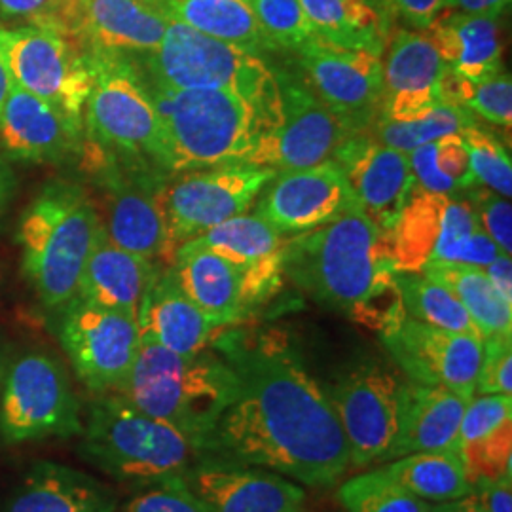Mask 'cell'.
Instances as JSON below:
<instances>
[{"label": "cell", "instance_id": "1", "mask_svg": "<svg viewBox=\"0 0 512 512\" xmlns=\"http://www.w3.org/2000/svg\"><path fill=\"white\" fill-rule=\"evenodd\" d=\"M217 351L238 378V393L202 456L262 467L310 488L348 473L349 448L329 391L304 365L287 332L232 330Z\"/></svg>", "mask_w": 512, "mask_h": 512}, {"label": "cell", "instance_id": "2", "mask_svg": "<svg viewBox=\"0 0 512 512\" xmlns=\"http://www.w3.org/2000/svg\"><path fill=\"white\" fill-rule=\"evenodd\" d=\"M143 78V76H141ZM145 82V80H143ZM162 122L167 175L247 160L283 122V109L224 90H171L148 84Z\"/></svg>", "mask_w": 512, "mask_h": 512}, {"label": "cell", "instance_id": "3", "mask_svg": "<svg viewBox=\"0 0 512 512\" xmlns=\"http://www.w3.org/2000/svg\"><path fill=\"white\" fill-rule=\"evenodd\" d=\"M283 274L317 304L351 315L395 281L389 234L357 205L325 226L287 238Z\"/></svg>", "mask_w": 512, "mask_h": 512}, {"label": "cell", "instance_id": "4", "mask_svg": "<svg viewBox=\"0 0 512 512\" xmlns=\"http://www.w3.org/2000/svg\"><path fill=\"white\" fill-rule=\"evenodd\" d=\"M135 408L188 435L200 450L236 399L238 378L220 353L179 355L141 340L128 376L114 391Z\"/></svg>", "mask_w": 512, "mask_h": 512}, {"label": "cell", "instance_id": "5", "mask_svg": "<svg viewBox=\"0 0 512 512\" xmlns=\"http://www.w3.org/2000/svg\"><path fill=\"white\" fill-rule=\"evenodd\" d=\"M99 232V209L78 184H44L29 203L19 220L21 262L46 308L59 310L76 296Z\"/></svg>", "mask_w": 512, "mask_h": 512}, {"label": "cell", "instance_id": "6", "mask_svg": "<svg viewBox=\"0 0 512 512\" xmlns=\"http://www.w3.org/2000/svg\"><path fill=\"white\" fill-rule=\"evenodd\" d=\"M82 456L103 473L135 486L183 476L200 458L177 427L135 408L118 393H103L82 423Z\"/></svg>", "mask_w": 512, "mask_h": 512}, {"label": "cell", "instance_id": "7", "mask_svg": "<svg viewBox=\"0 0 512 512\" xmlns=\"http://www.w3.org/2000/svg\"><path fill=\"white\" fill-rule=\"evenodd\" d=\"M133 59V57H131ZM143 80L171 90H224L264 105L281 107L275 71L260 55L169 21L162 44L135 57Z\"/></svg>", "mask_w": 512, "mask_h": 512}, {"label": "cell", "instance_id": "8", "mask_svg": "<svg viewBox=\"0 0 512 512\" xmlns=\"http://www.w3.org/2000/svg\"><path fill=\"white\" fill-rule=\"evenodd\" d=\"M84 54L93 76L84 107V141L164 171L162 122L133 59L99 50Z\"/></svg>", "mask_w": 512, "mask_h": 512}, {"label": "cell", "instance_id": "9", "mask_svg": "<svg viewBox=\"0 0 512 512\" xmlns=\"http://www.w3.org/2000/svg\"><path fill=\"white\" fill-rule=\"evenodd\" d=\"M80 162L101 192L99 219L120 249L171 266L160 188L167 173L143 160L122 158L84 141Z\"/></svg>", "mask_w": 512, "mask_h": 512}, {"label": "cell", "instance_id": "10", "mask_svg": "<svg viewBox=\"0 0 512 512\" xmlns=\"http://www.w3.org/2000/svg\"><path fill=\"white\" fill-rule=\"evenodd\" d=\"M387 234L397 272H421L429 264L484 270L501 253L480 226L471 203L418 186Z\"/></svg>", "mask_w": 512, "mask_h": 512}, {"label": "cell", "instance_id": "11", "mask_svg": "<svg viewBox=\"0 0 512 512\" xmlns=\"http://www.w3.org/2000/svg\"><path fill=\"white\" fill-rule=\"evenodd\" d=\"M275 175L272 167L243 162L167 175L160 188V207L171 260L184 241L198 238L224 220L249 213Z\"/></svg>", "mask_w": 512, "mask_h": 512}, {"label": "cell", "instance_id": "12", "mask_svg": "<svg viewBox=\"0 0 512 512\" xmlns=\"http://www.w3.org/2000/svg\"><path fill=\"white\" fill-rule=\"evenodd\" d=\"M0 59L21 90L84 124L93 76L88 57L73 38L33 25L0 27Z\"/></svg>", "mask_w": 512, "mask_h": 512}, {"label": "cell", "instance_id": "13", "mask_svg": "<svg viewBox=\"0 0 512 512\" xmlns=\"http://www.w3.org/2000/svg\"><path fill=\"white\" fill-rule=\"evenodd\" d=\"M82 433L80 403L63 365L27 353L10 366L0 399V437L10 444Z\"/></svg>", "mask_w": 512, "mask_h": 512}, {"label": "cell", "instance_id": "14", "mask_svg": "<svg viewBox=\"0 0 512 512\" xmlns=\"http://www.w3.org/2000/svg\"><path fill=\"white\" fill-rule=\"evenodd\" d=\"M296 71L351 133H368L380 116L382 55L334 46L315 37L296 50Z\"/></svg>", "mask_w": 512, "mask_h": 512}, {"label": "cell", "instance_id": "15", "mask_svg": "<svg viewBox=\"0 0 512 512\" xmlns=\"http://www.w3.org/2000/svg\"><path fill=\"white\" fill-rule=\"evenodd\" d=\"M403 389V378L378 363L349 368L327 389L348 442L351 467L384 463L399 429Z\"/></svg>", "mask_w": 512, "mask_h": 512}, {"label": "cell", "instance_id": "16", "mask_svg": "<svg viewBox=\"0 0 512 512\" xmlns=\"http://www.w3.org/2000/svg\"><path fill=\"white\" fill-rule=\"evenodd\" d=\"M61 310L59 340L78 380L97 395L116 391L139 351L137 319L80 296Z\"/></svg>", "mask_w": 512, "mask_h": 512}, {"label": "cell", "instance_id": "17", "mask_svg": "<svg viewBox=\"0 0 512 512\" xmlns=\"http://www.w3.org/2000/svg\"><path fill=\"white\" fill-rule=\"evenodd\" d=\"M275 76L283 122L260 139L245 164L272 167L279 173L330 162L353 133L313 95L298 71H275Z\"/></svg>", "mask_w": 512, "mask_h": 512}, {"label": "cell", "instance_id": "18", "mask_svg": "<svg viewBox=\"0 0 512 512\" xmlns=\"http://www.w3.org/2000/svg\"><path fill=\"white\" fill-rule=\"evenodd\" d=\"M380 336L410 382L446 387L467 399L475 397L482 361L480 336L435 329L408 315Z\"/></svg>", "mask_w": 512, "mask_h": 512}, {"label": "cell", "instance_id": "19", "mask_svg": "<svg viewBox=\"0 0 512 512\" xmlns=\"http://www.w3.org/2000/svg\"><path fill=\"white\" fill-rule=\"evenodd\" d=\"M255 215L285 236H296L342 217L353 202L334 162L279 171L256 198Z\"/></svg>", "mask_w": 512, "mask_h": 512}, {"label": "cell", "instance_id": "20", "mask_svg": "<svg viewBox=\"0 0 512 512\" xmlns=\"http://www.w3.org/2000/svg\"><path fill=\"white\" fill-rule=\"evenodd\" d=\"M366 219L391 232L416 179L408 154L385 147L370 133H353L332 156Z\"/></svg>", "mask_w": 512, "mask_h": 512}, {"label": "cell", "instance_id": "21", "mask_svg": "<svg viewBox=\"0 0 512 512\" xmlns=\"http://www.w3.org/2000/svg\"><path fill=\"white\" fill-rule=\"evenodd\" d=\"M209 512H302L306 490L287 476L226 459H196L181 476Z\"/></svg>", "mask_w": 512, "mask_h": 512}, {"label": "cell", "instance_id": "22", "mask_svg": "<svg viewBox=\"0 0 512 512\" xmlns=\"http://www.w3.org/2000/svg\"><path fill=\"white\" fill-rule=\"evenodd\" d=\"M0 148L6 158L23 162H80L84 124L14 84L0 110Z\"/></svg>", "mask_w": 512, "mask_h": 512}, {"label": "cell", "instance_id": "23", "mask_svg": "<svg viewBox=\"0 0 512 512\" xmlns=\"http://www.w3.org/2000/svg\"><path fill=\"white\" fill-rule=\"evenodd\" d=\"M169 19L150 0H74L65 35L84 50L126 57L154 52Z\"/></svg>", "mask_w": 512, "mask_h": 512}, {"label": "cell", "instance_id": "24", "mask_svg": "<svg viewBox=\"0 0 512 512\" xmlns=\"http://www.w3.org/2000/svg\"><path fill=\"white\" fill-rule=\"evenodd\" d=\"M382 61V110L387 120L406 122L439 105L440 82L448 65L423 33L391 29Z\"/></svg>", "mask_w": 512, "mask_h": 512}, {"label": "cell", "instance_id": "25", "mask_svg": "<svg viewBox=\"0 0 512 512\" xmlns=\"http://www.w3.org/2000/svg\"><path fill=\"white\" fill-rule=\"evenodd\" d=\"M171 268L184 294L219 329L234 327L249 317L241 268L215 255L196 238L175 251Z\"/></svg>", "mask_w": 512, "mask_h": 512}, {"label": "cell", "instance_id": "26", "mask_svg": "<svg viewBox=\"0 0 512 512\" xmlns=\"http://www.w3.org/2000/svg\"><path fill=\"white\" fill-rule=\"evenodd\" d=\"M469 401L446 387L404 380L399 429L384 463L420 452H459V425Z\"/></svg>", "mask_w": 512, "mask_h": 512}, {"label": "cell", "instance_id": "27", "mask_svg": "<svg viewBox=\"0 0 512 512\" xmlns=\"http://www.w3.org/2000/svg\"><path fill=\"white\" fill-rule=\"evenodd\" d=\"M141 340L179 355H194L215 340V327L184 294L171 266L160 268L137 313Z\"/></svg>", "mask_w": 512, "mask_h": 512}, {"label": "cell", "instance_id": "28", "mask_svg": "<svg viewBox=\"0 0 512 512\" xmlns=\"http://www.w3.org/2000/svg\"><path fill=\"white\" fill-rule=\"evenodd\" d=\"M160 268L154 260L116 247L101 224L76 296L137 319L143 296Z\"/></svg>", "mask_w": 512, "mask_h": 512}, {"label": "cell", "instance_id": "29", "mask_svg": "<svg viewBox=\"0 0 512 512\" xmlns=\"http://www.w3.org/2000/svg\"><path fill=\"white\" fill-rule=\"evenodd\" d=\"M450 71L469 82L503 73V44L497 19L444 8L425 29Z\"/></svg>", "mask_w": 512, "mask_h": 512}, {"label": "cell", "instance_id": "30", "mask_svg": "<svg viewBox=\"0 0 512 512\" xmlns=\"http://www.w3.org/2000/svg\"><path fill=\"white\" fill-rule=\"evenodd\" d=\"M112 495L95 478L42 461L21 480L6 512H110Z\"/></svg>", "mask_w": 512, "mask_h": 512}, {"label": "cell", "instance_id": "31", "mask_svg": "<svg viewBox=\"0 0 512 512\" xmlns=\"http://www.w3.org/2000/svg\"><path fill=\"white\" fill-rule=\"evenodd\" d=\"M169 21H179L207 37L234 44L249 54L277 52L249 0H150Z\"/></svg>", "mask_w": 512, "mask_h": 512}, {"label": "cell", "instance_id": "32", "mask_svg": "<svg viewBox=\"0 0 512 512\" xmlns=\"http://www.w3.org/2000/svg\"><path fill=\"white\" fill-rule=\"evenodd\" d=\"M315 35L334 46L384 54L391 21L374 0H302Z\"/></svg>", "mask_w": 512, "mask_h": 512}, {"label": "cell", "instance_id": "33", "mask_svg": "<svg viewBox=\"0 0 512 512\" xmlns=\"http://www.w3.org/2000/svg\"><path fill=\"white\" fill-rule=\"evenodd\" d=\"M387 475L408 492L425 501L446 503L473 494L465 461L459 452H420L387 461L382 467Z\"/></svg>", "mask_w": 512, "mask_h": 512}, {"label": "cell", "instance_id": "34", "mask_svg": "<svg viewBox=\"0 0 512 512\" xmlns=\"http://www.w3.org/2000/svg\"><path fill=\"white\" fill-rule=\"evenodd\" d=\"M421 272L458 298L482 340L495 334H512V306L495 291L482 268L429 264Z\"/></svg>", "mask_w": 512, "mask_h": 512}, {"label": "cell", "instance_id": "35", "mask_svg": "<svg viewBox=\"0 0 512 512\" xmlns=\"http://www.w3.org/2000/svg\"><path fill=\"white\" fill-rule=\"evenodd\" d=\"M287 238L255 213H243L205 230L196 239L239 268H251L279 258Z\"/></svg>", "mask_w": 512, "mask_h": 512}, {"label": "cell", "instance_id": "36", "mask_svg": "<svg viewBox=\"0 0 512 512\" xmlns=\"http://www.w3.org/2000/svg\"><path fill=\"white\" fill-rule=\"evenodd\" d=\"M408 160L421 190L450 196L478 184L461 133L444 135L439 141L412 150Z\"/></svg>", "mask_w": 512, "mask_h": 512}, {"label": "cell", "instance_id": "37", "mask_svg": "<svg viewBox=\"0 0 512 512\" xmlns=\"http://www.w3.org/2000/svg\"><path fill=\"white\" fill-rule=\"evenodd\" d=\"M395 283L408 317L435 329L480 336L473 319L458 298L429 275L423 272H397Z\"/></svg>", "mask_w": 512, "mask_h": 512}, {"label": "cell", "instance_id": "38", "mask_svg": "<svg viewBox=\"0 0 512 512\" xmlns=\"http://www.w3.org/2000/svg\"><path fill=\"white\" fill-rule=\"evenodd\" d=\"M473 124H476V120L469 110L440 101L433 109L406 122L387 120L384 116H378L368 133L385 147L410 154L412 150L427 143L439 141L444 135L461 133V129L469 128Z\"/></svg>", "mask_w": 512, "mask_h": 512}, {"label": "cell", "instance_id": "39", "mask_svg": "<svg viewBox=\"0 0 512 512\" xmlns=\"http://www.w3.org/2000/svg\"><path fill=\"white\" fill-rule=\"evenodd\" d=\"M440 99L463 107L494 126L507 131L511 129L512 80L509 73H499L482 82H469L448 69L440 82Z\"/></svg>", "mask_w": 512, "mask_h": 512}, {"label": "cell", "instance_id": "40", "mask_svg": "<svg viewBox=\"0 0 512 512\" xmlns=\"http://www.w3.org/2000/svg\"><path fill=\"white\" fill-rule=\"evenodd\" d=\"M338 501L348 512H431L433 505L408 492L384 469L353 476L338 490Z\"/></svg>", "mask_w": 512, "mask_h": 512}, {"label": "cell", "instance_id": "41", "mask_svg": "<svg viewBox=\"0 0 512 512\" xmlns=\"http://www.w3.org/2000/svg\"><path fill=\"white\" fill-rule=\"evenodd\" d=\"M461 137L469 150L471 167L478 184L511 200L512 162L509 147H505V143L492 131H486L478 124L461 129Z\"/></svg>", "mask_w": 512, "mask_h": 512}, {"label": "cell", "instance_id": "42", "mask_svg": "<svg viewBox=\"0 0 512 512\" xmlns=\"http://www.w3.org/2000/svg\"><path fill=\"white\" fill-rule=\"evenodd\" d=\"M256 19L277 50L296 52L317 37L302 0H249Z\"/></svg>", "mask_w": 512, "mask_h": 512}, {"label": "cell", "instance_id": "43", "mask_svg": "<svg viewBox=\"0 0 512 512\" xmlns=\"http://www.w3.org/2000/svg\"><path fill=\"white\" fill-rule=\"evenodd\" d=\"M461 456L471 484L476 480L511 478L512 421H505L492 433L467 442L461 448Z\"/></svg>", "mask_w": 512, "mask_h": 512}, {"label": "cell", "instance_id": "44", "mask_svg": "<svg viewBox=\"0 0 512 512\" xmlns=\"http://www.w3.org/2000/svg\"><path fill=\"white\" fill-rule=\"evenodd\" d=\"M512 334L482 340V361L476 374L478 395H512Z\"/></svg>", "mask_w": 512, "mask_h": 512}, {"label": "cell", "instance_id": "45", "mask_svg": "<svg viewBox=\"0 0 512 512\" xmlns=\"http://www.w3.org/2000/svg\"><path fill=\"white\" fill-rule=\"evenodd\" d=\"M122 512H209L179 478L145 486L124 505Z\"/></svg>", "mask_w": 512, "mask_h": 512}, {"label": "cell", "instance_id": "46", "mask_svg": "<svg viewBox=\"0 0 512 512\" xmlns=\"http://www.w3.org/2000/svg\"><path fill=\"white\" fill-rule=\"evenodd\" d=\"M469 192V203L484 232L492 238L501 253H512V207L511 202L486 186L475 184Z\"/></svg>", "mask_w": 512, "mask_h": 512}, {"label": "cell", "instance_id": "47", "mask_svg": "<svg viewBox=\"0 0 512 512\" xmlns=\"http://www.w3.org/2000/svg\"><path fill=\"white\" fill-rule=\"evenodd\" d=\"M512 418L511 395H480L473 397L459 425V452L467 442L495 431Z\"/></svg>", "mask_w": 512, "mask_h": 512}, {"label": "cell", "instance_id": "48", "mask_svg": "<svg viewBox=\"0 0 512 512\" xmlns=\"http://www.w3.org/2000/svg\"><path fill=\"white\" fill-rule=\"evenodd\" d=\"M385 18L403 19L406 25L425 31L444 10V0H376Z\"/></svg>", "mask_w": 512, "mask_h": 512}, {"label": "cell", "instance_id": "49", "mask_svg": "<svg viewBox=\"0 0 512 512\" xmlns=\"http://www.w3.org/2000/svg\"><path fill=\"white\" fill-rule=\"evenodd\" d=\"M473 492L480 497L486 512H512L511 478L476 480Z\"/></svg>", "mask_w": 512, "mask_h": 512}, {"label": "cell", "instance_id": "50", "mask_svg": "<svg viewBox=\"0 0 512 512\" xmlns=\"http://www.w3.org/2000/svg\"><path fill=\"white\" fill-rule=\"evenodd\" d=\"M490 283L494 285L499 296L512 306V260L511 255L499 253L494 260L484 268Z\"/></svg>", "mask_w": 512, "mask_h": 512}, {"label": "cell", "instance_id": "51", "mask_svg": "<svg viewBox=\"0 0 512 512\" xmlns=\"http://www.w3.org/2000/svg\"><path fill=\"white\" fill-rule=\"evenodd\" d=\"M509 6L511 0H444V8L495 19L501 18Z\"/></svg>", "mask_w": 512, "mask_h": 512}, {"label": "cell", "instance_id": "52", "mask_svg": "<svg viewBox=\"0 0 512 512\" xmlns=\"http://www.w3.org/2000/svg\"><path fill=\"white\" fill-rule=\"evenodd\" d=\"M18 190V177L10 160L0 154V222L6 217Z\"/></svg>", "mask_w": 512, "mask_h": 512}, {"label": "cell", "instance_id": "53", "mask_svg": "<svg viewBox=\"0 0 512 512\" xmlns=\"http://www.w3.org/2000/svg\"><path fill=\"white\" fill-rule=\"evenodd\" d=\"M431 512H486L480 497L473 494L465 495L456 501H446V503H437Z\"/></svg>", "mask_w": 512, "mask_h": 512}, {"label": "cell", "instance_id": "54", "mask_svg": "<svg viewBox=\"0 0 512 512\" xmlns=\"http://www.w3.org/2000/svg\"><path fill=\"white\" fill-rule=\"evenodd\" d=\"M12 86H14L12 76L8 73V69H6L4 61L0 59V110L4 107V101H6L8 92H10V88H12Z\"/></svg>", "mask_w": 512, "mask_h": 512}, {"label": "cell", "instance_id": "55", "mask_svg": "<svg viewBox=\"0 0 512 512\" xmlns=\"http://www.w3.org/2000/svg\"><path fill=\"white\" fill-rule=\"evenodd\" d=\"M0 376H2V353H0Z\"/></svg>", "mask_w": 512, "mask_h": 512}, {"label": "cell", "instance_id": "56", "mask_svg": "<svg viewBox=\"0 0 512 512\" xmlns=\"http://www.w3.org/2000/svg\"><path fill=\"white\" fill-rule=\"evenodd\" d=\"M302 512H308V511H306V509H304V511H302Z\"/></svg>", "mask_w": 512, "mask_h": 512}, {"label": "cell", "instance_id": "57", "mask_svg": "<svg viewBox=\"0 0 512 512\" xmlns=\"http://www.w3.org/2000/svg\"><path fill=\"white\" fill-rule=\"evenodd\" d=\"M374 2H376V0H374Z\"/></svg>", "mask_w": 512, "mask_h": 512}]
</instances>
